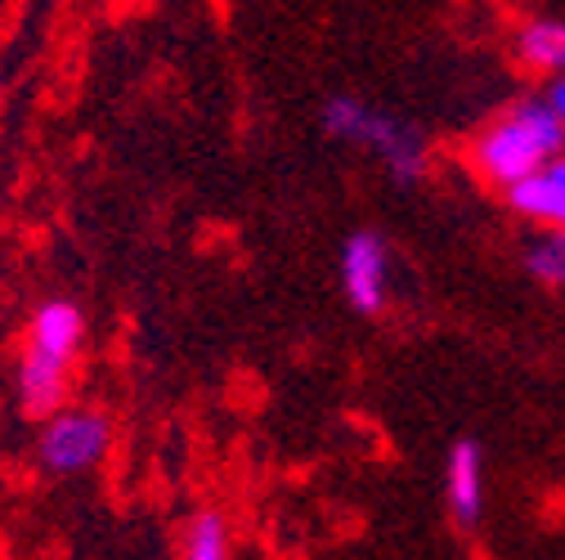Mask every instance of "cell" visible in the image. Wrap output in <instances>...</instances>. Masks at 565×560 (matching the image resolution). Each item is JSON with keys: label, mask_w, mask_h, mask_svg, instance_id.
Instances as JSON below:
<instances>
[{"label": "cell", "mask_w": 565, "mask_h": 560, "mask_svg": "<svg viewBox=\"0 0 565 560\" xmlns=\"http://www.w3.org/2000/svg\"><path fill=\"white\" fill-rule=\"evenodd\" d=\"M565 158V126L552 112L547 99H521L512 104L499 121H489L476 139H471V166L480 180L499 184V189H516L534 175H543L547 166H556Z\"/></svg>", "instance_id": "obj_1"}, {"label": "cell", "mask_w": 565, "mask_h": 560, "mask_svg": "<svg viewBox=\"0 0 565 560\" xmlns=\"http://www.w3.org/2000/svg\"><path fill=\"white\" fill-rule=\"evenodd\" d=\"M323 130L377 153L399 184H417L422 171H427V144H422V134L413 126H404L399 117H386V112L369 108L364 99H350V95L328 99Z\"/></svg>", "instance_id": "obj_2"}, {"label": "cell", "mask_w": 565, "mask_h": 560, "mask_svg": "<svg viewBox=\"0 0 565 560\" xmlns=\"http://www.w3.org/2000/svg\"><path fill=\"white\" fill-rule=\"evenodd\" d=\"M113 444V427L104 412L90 408H67L58 417H50V427L41 435V462L58 475H73V471H90L104 462Z\"/></svg>", "instance_id": "obj_3"}, {"label": "cell", "mask_w": 565, "mask_h": 560, "mask_svg": "<svg viewBox=\"0 0 565 560\" xmlns=\"http://www.w3.org/2000/svg\"><path fill=\"white\" fill-rule=\"evenodd\" d=\"M386 283H391V256L377 234H355L341 247V288L345 301L360 314H377L386 305Z\"/></svg>", "instance_id": "obj_4"}, {"label": "cell", "mask_w": 565, "mask_h": 560, "mask_svg": "<svg viewBox=\"0 0 565 560\" xmlns=\"http://www.w3.org/2000/svg\"><path fill=\"white\" fill-rule=\"evenodd\" d=\"M63 390H67V364L28 349L23 364H19V403H23V412L28 417H58Z\"/></svg>", "instance_id": "obj_5"}, {"label": "cell", "mask_w": 565, "mask_h": 560, "mask_svg": "<svg viewBox=\"0 0 565 560\" xmlns=\"http://www.w3.org/2000/svg\"><path fill=\"white\" fill-rule=\"evenodd\" d=\"M77 345H82V314H77V305L50 301V305L36 310L28 349H36V355H45V359H58V364H73Z\"/></svg>", "instance_id": "obj_6"}, {"label": "cell", "mask_w": 565, "mask_h": 560, "mask_svg": "<svg viewBox=\"0 0 565 560\" xmlns=\"http://www.w3.org/2000/svg\"><path fill=\"white\" fill-rule=\"evenodd\" d=\"M445 494H449V507H454V516L462 525L480 520V507H484V471H480V449L471 440H462V444L449 449Z\"/></svg>", "instance_id": "obj_7"}, {"label": "cell", "mask_w": 565, "mask_h": 560, "mask_svg": "<svg viewBox=\"0 0 565 560\" xmlns=\"http://www.w3.org/2000/svg\"><path fill=\"white\" fill-rule=\"evenodd\" d=\"M508 202L516 206L521 216L539 220L543 229H565V158L556 166H547L543 175L516 184L508 193Z\"/></svg>", "instance_id": "obj_8"}, {"label": "cell", "mask_w": 565, "mask_h": 560, "mask_svg": "<svg viewBox=\"0 0 565 560\" xmlns=\"http://www.w3.org/2000/svg\"><path fill=\"white\" fill-rule=\"evenodd\" d=\"M516 54L521 63L539 67V73L565 77V19H534L530 28H521Z\"/></svg>", "instance_id": "obj_9"}, {"label": "cell", "mask_w": 565, "mask_h": 560, "mask_svg": "<svg viewBox=\"0 0 565 560\" xmlns=\"http://www.w3.org/2000/svg\"><path fill=\"white\" fill-rule=\"evenodd\" d=\"M180 560H230V529L216 511H202L189 520L184 542H180Z\"/></svg>", "instance_id": "obj_10"}, {"label": "cell", "mask_w": 565, "mask_h": 560, "mask_svg": "<svg viewBox=\"0 0 565 560\" xmlns=\"http://www.w3.org/2000/svg\"><path fill=\"white\" fill-rule=\"evenodd\" d=\"M525 265L543 278V283L565 288V229H547L543 238H534L525 251Z\"/></svg>", "instance_id": "obj_11"}, {"label": "cell", "mask_w": 565, "mask_h": 560, "mask_svg": "<svg viewBox=\"0 0 565 560\" xmlns=\"http://www.w3.org/2000/svg\"><path fill=\"white\" fill-rule=\"evenodd\" d=\"M547 104H552V112H556V117H561V126H565V77H556V82H552Z\"/></svg>", "instance_id": "obj_12"}]
</instances>
